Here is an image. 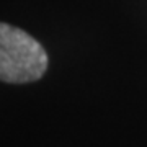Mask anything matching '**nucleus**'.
Returning <instances> with one entry per match:
<instances>
[{
  "label": "nucleus",
  "mask_w": 147,
  "mask_h": 147,
  "mask_svg": "<svg viewBox=\"0 0 147 147\" xmlns=\"http://www.w3.org/2000/svg\"><path fill=\"white\" fill-rule=\"evenodd\" d=\"M47 54L41 42L20 28L0 21V80L30 84L46 74Z\"/></svg>",
  "instance_id": "nucleus-1"
}]
</instances>
